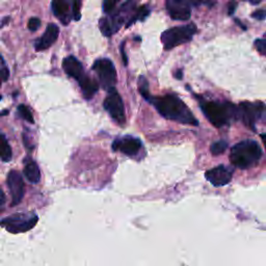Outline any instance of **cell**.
Returning a JSON list of instances; mask_svg holds the SVG:
<instances>
[{"mask_svg": "<svg viewBox=\"0 0 266 266\" xmlns=\"http://www.w3.org/2000/svg\"><path fill=\"white\" fill-rule=\"evenodd\" d=\"M150 15V10L147 6H144L140 8L138 11L135 12V14L132 15V17L129 19L128 23L126 24V27H130L132 24H135L137 21H144L147 19V17Z\"/></svg>", "mask_w": 266, "mask_h": 266, "instance_id": "obj_20", "label": "cell"}, {"mask_svg": "<svg viewBox=\"0 0 266 266\" xmlns=\"http://www.w3.org/2000/svg\"><path fill=\"white\" fill-rule=\"evenodd\" d=\"M5 202H6V196H5L4 192L2 191V188H0V208L3 207Z\"/></svg>", "mask_w": 266, "mask_h": 266, "instance_id": "obj_31", "label": "cell"}, {"mask_svg": "<svg viewBox=\"0 0 266 266\" xmlns=\"http://www.w3.org/2000/svg\"><path fill=\"white\" fill-rule=\"evenodd\" d=\"M142 146L143 145L141 140L133 137H124L113 142L112 150L119 151L121 153L128 156H133L139 153Z\"/></svg>", "mask_w": 266, "mask_h": 266, "instance_id": "obj_13", "label": "cell"}, {"mask_svg": "<svg viewBox=\"0 0 266 266\" xmlns=\"http://www.w3.org/2000/svg\"><path fill=\"white\" fill-rule=\"evenodd\" d=\"M147 101L153 105L160 115L167 120L176 121L187 125H199V122L193 115V112L175 95H164V96L161 97L150 96Z\"/></svg>", "mask_w": 266, "mask_h": 266, "instance_id": "obj_1", "label": "cell"}, {"mask_svg": "<svg viewBox=\"0 0 266 266\" xmlns=\"http://www.w3.org/2000/svg\"><path fill=\"white\" fill-rule=\"evenodd\" d=\"M197 26L194 23L177 26L170 29H167L161 34V42L165 50L175 48L179 45L185 44L192 41L193 36L197 33Z\"/></svg>", "mask_w": 266, "mask_h": 266, "instance_id": "obj_5", "label": "cell"}, {"mask_svg": "<svg viewBox=\"0 0 266 266\" xmlns=\"http://www.w3.org/2000/svg\"><path fill=\"white\" fill-rule=\"evenodd\" d=\"M200 107L205 117L215 127H223L239 119L238 107L229 102L200 100Z\"/></svg>", "mask_w": 266, "mask_h": 266, "instance_id": "obj_2", "label": "cell"}, {"mask_svg": "<svg viewBox=\"0 0 266 266\" xmlns=\"http://www.w3.org/2000/svg\"><path fill=\"white\" fill-rule=\"evenodd\" d=\"M12 149L4 135L0 133V160L8 162L12 159Z\"/></svg>", "mask_w": 266, "mask_h": 266, "instance_id": "obj_19", "label": "cell"}, {"mask_svg": "<svg viewBox=\"0 0 266 266\" xmlns=\"http://www.w3.org/2000/svg\"><path fill=\"white\" fill-rule=\"evenodd\" d=\"M8 186L12 196V206H16L22 201L25 192L21 174L17 170H11L8 175Z\"/></svg>", "mask_w": 266, "mask_h": 266, "instance_id": "obj_10", "label": "cell"}, {"mask_svg": "<svg viewBox=\"0 0 266 266\" xmlns=\"http://www.w3.org/2000/svg\"><path fill=\"white\" fill-rule=\"evenodd\" d=\"M81 0H73V12H72V17L75 21H79L81 18Z\"/></svg>", "mask_w": 266, "mask_h": 266, "instance_id": "obj_24", "label": "cell"}, {"mask_svg": "<svg viewBox=\"0 0 266 266\" xmlns=\"http://www.w3.org/2000/svg\"><path fill=\"white\" fill-rule=\"evenodd\" d=\"M248 2H251L253 5H257L261 2V0H248Z\"/></svg>", "mask_w": 266, "mask_h": 266, "instance_id": "obj_36", "label": "cell"}, {"mask_svg": "<svg viewBox=\"0 0 266 266\" xmlns=\"http://www.w3.org/2000/svg\"><path fill=\"white\" fill-rule=\"evenodd\" d=\"M103 106L105 110L109 113V116L118 124H125L126 117L123 100L115 87H112L108 91V95L104 100Z\"/></svg>", "mask_w": 266, "mask_h": 266, "instance_id": "obj_9", "label": "cell"}, {"mask_svg": "<svg viewBox=\"0 0 266 266\" xmlns=\"http://www.w3.org/2000/svg\"><path fill=\"white\" fill-rule=\"evenodd\" d=\"M9 76H10V71L6 66L4 59L0 56V80L7 81L9 79Z\"/></svg>", "mask_w": 266, "mask_h": 266, "instance_id": "obj_25", "label": "cell"}, {"mask_svg": "<svg viewBox=\"0 0 266 266\" xmlns=\"http://www.w3.org/2000/svg\"><path fill=\"white\" fill-rule=\"evenodd\" d=\"M175 76L177 77V79H182V76H183L182 70H178V72L175 74Z\"/></svg>", "mask_w": 266, "mask_h": 266, "instance_id": "obj_33", "label": "cell"}, {"mask_svg": "<svg viewBox=\"0 0 266 266\" xmlns=\"http://www.w3.org/2000/svg\"><path fill=\"white\" fill-rule=\"evenodd\" d=\"M18 111H19V113H20V116L22 117V119H24L25 121H27V122H29V123H31V124L34 123L32 113H31L30 109H29L27 106H25V105H23V104L19 105Z\"/></svg>", "mask_w": 266, "mask_h": 266, "instance_id": "obj_23", "label": "cell"}, {"mask_svg": "<svg viewBox=\"0 0 266 266\" xmlns=\"http://www.w3.org/2000/svg\"><path fill=\"white\" fill-rule=\"evenodd\" d=\"M0 100H2V95H0Z\"/></svg>", "mask_w": 266, "mask_h": 266, "instance_id": "obj_38", "label": "cell"}, {"mask_svg": "<svg viewBox=\"0 0 266 266\" xmlns=\"http://www.w3.org/2000/svg\"><path fill=\"white\" fill-rule=\"evenodd\" d=\"M228 148V143L225 141H218L211 145L210 152L213 155H220Z\"/></svg>", "mask_w": 266, "mask_h": 266, "instance_id": "obj_21", "label": "cell"}, {"mask_svg": "<svg viewBox=\"0 0 266 266\" xmlns=\"http://www.w3.org/2000/svg\"><path fill=\"white\" fill-rule=\"evenodd\" d=\"M28 29L31 31H35L37 28L41 26V20L39 18H30L29 21H28Z\"/></svg>", "mask_w": 266, "mask_h": 266, "instance_id": "obj_28", "label": "cell"}, {"mask_svg": "<svg viewBox=\"0 0 266 266\" xmlns=\"http://www.w3.org/2000/svg\"><path fill=\"white\" fill-rule=\"evenodd\" d=\"M139 91L141 93L142 96L147 100L151 95H150V92H149V83L146 79L145 76H141L140 79H139Z\"/></svg>", "mask_w": 266, "mask_h": 266, "instance_id": "obj_22", "label": "cell"}, {"mask_svg": "<svg viewBox=\"0 0 266 266\" xmlns=\"http://www.w3.org/2000/svg\"><path fill=\"white\" fill-rule=\"evenodd\" d=\"M51 9L54 16L64 24L68 25L71 21V0H52Z\"/></svg>", "mask_w": 266, "mask_h": 266, "instance_id": "obj_14", "label": "cell"}, {"mask_svg": "<svg viewBox=\"0 0 266 266\" xmlns=\"http://www.w3.org/2000/svg\"><path fill=\"white\" fill-rule=\"evenodd\" d=\"M235 22H236V23H237V24H238L240 27H242V29H243V30H246V26H244L242 23H240V22H239V20H238V19H235Z\"/></svg>", "mask_w": 266, "mask_h": 266, "instance_id": "obj_34", "label": "cell"}, {"mask_svg": "<svg viewBox=\"0 0 266 266\" xmlns=\"http://www.w3.org/2000/svg\"><path fill=\"white\" fill-rule=\"evenodd\" d=\"M255 46L257 51L261 54V55H265L266 54V40L265 39H258L255 41Z\"/></svg>", "mask_w": 266, "mask_h": 266, "instance_id": "obj_27", "label": "cell"}, {"mask_svg": "<svg viewBox=\"0 0 266 266\" xmlns=\"http://www.w3.org/2000/svg\"><path fill=\"white\" fill-rule=\"evenodd\" d=\"M9 20H10V18H9V17H8V18H6V19H4L3 22H2V25H0V27H3L4 25H6V24L9 22Z\"/></svg>", "mask_w": 266, "mask_h": 266, "instance_id": "obj_35", "label": "cell"}, {"mask_svg": "<svg viewBox=\"0 0 266 266\" xmlns=\"http://www.w3.org/2000/svg\"><path fill=\"white\" fill-rule=\"evenodd\" d=\"M252 17L257 19V20H264L265 19V11L264 10H258L252 14Z\"/></svg>", "mask_w": 266, "mask_h": 266, "instance_id": "obj_29", "label": "cell"}, {"mask_svg": "<svg viewBox=\"0 0 266 266\" xmlns=\"http://www.w3.org/2000/svg\"><path fill=\"white\" fill-rule=\"evenodd\" d=\"M121 51H122V55H123V62H124V65L127 66L128 64V60H127V56H126V53L124 51V43L122 44V48H121Z\"/></svg>", "mask_w": 266, "mask_h": 266, "instance_id": "obj_32", "label": "cell"}, {"mask_svg": "<svg viewBox=\"0 0 266 266\" xmlns=\"http://www.w3.org/2000/svg\"><path fill=\"white\" fill-rule=\"evenodd\" d=\"M37 220L39 217L34 213H18L0 220V227L14 234L24 233L31 230Z\"/></svg>", "mask_w": 266, "mask_h": 266, "instance_id": "obj_6", "label": "cell"}, {"mask_svg": "<svg viewBox=\"0 0 266 266\" xmlns=\"http://www.w3.org/2000/svg\"><path fill=\"white\" fill-rule=\"evenodd\" d=\"M239 118L242 122L248 126L250 129H256V123L260 121L264 116V104L262 102L250 103V102H242L239 107Z\"/></svg>", "mask_w": 266, "mask_h": 266, "instance_id": "obj_8", "label": "cell"}, {"mask_svg": "<svg viewBox=\"0 0 266 266\" xmlns=\"http://www.w3.org/2000/svg\"><path fill=\"white\" fill-rule=\"evenodd\" d=\"M236 8H237V4H236L235 2L230 3V4H229V8H228V14H229L230 16H232V15L234 14Z\"/></svg>", "mask_w": 266, "mask_h": 266, "instance_id": "obj_30", "label": "cell"}, {"mask_svg": "<svg viewBox=\"0 0 266 266\" xmlns=\"http://www.w3.org/2000/svg\"><path fill=\"white\" fill-rule=\"evenodd\" d=\"M93 70L96 72L100 80V85L104 90H110L115 87L117 82V71L112 62L108 59H100L95 62Z\"/></svg>", "mask_w": 266, "mask_h": 266, "instance_id": "obj_7", "label": "cell"}, {"mask_svg": "<svg viewBox=\"0 0 266 266\" xmlns=\"http://www.w3.org/2000/svg\"><path fill=\"white\" fill-rule=\"evenodd\" d=\"M232 176H233V169L225 165H218L216 167L207 170L205 173L206 179L213 186L216 187L227 185L231 181Z\"/></svg>", "mask_w": 266, "mask_h": 266, "instance_id": "obj_12", "label": "cell"}, {"mask_svg": "<svg viewBox=\"0 0 266 266\" xmlns=\"http://www.w3.org/2000/svg\"><path fill=\"white\" fill-rule=\"evenodd\" d=\"M262 149L259 144L252 140H245L236 144L230 154L231 163L241 169L256 165L262 157Z\"/></svg>", "mask_w": 266, "mask_h": 266, "instance_id": "obj_3", "label": "cell"}, {"mask_svg": "<svg viewBox=\"0 0 266 266\" xmlns=\"http://www.w3.org/2000/svg\"><path fill=\"white\" fill-rule=\"evenodd\" d=\"M165 7L174 20H188L192 15V6L187 0H165Z\"/></svg>", "mask_w": 266, "mask_h": 266, "instance_id": "obj_11", "label": "cell"}, {"mask_svg": "<svg viewBox=\"0 0 266 266\" xmlns=\"http://www.w3.org/2000/svg\"><path fill=\"white\" fill-rule=\"evenodd\" d=\"M59 34H60L59 27L53 23L49 24L47 26L45 32L43 33V35L35 42V45H34L35 50L36 51H42V50H45V49H48L49 47H51L55 43V41L58 40Z\"/></svg>", "mask_w": 266, "mask_h": 266, "instance_id": "obj_15", "label": "cell"}, {"mask_svg": "<svg viewBox=\"0 0 266 266\" xmlns=\"http://www.w3.org/2000/svg\"><path fill=\"white\" fill-rule=\"evenodd\" d=\"M138 5V0H127L122 5L117 12L110 13L108 16L101 18L99 21V27L101 32L105 36H111L113 33L119 31V29L129 21V19L135 14Z\"/></svg>", "mask_w": 266, "mask_h": 266, "instance_id": "obj_4", "label": "cell"}, {"mask_svg": "<svg viewBox=\"0 0 266 266\" xmlns=\"http://www.w3.org/2000/svg\"><path fill=\"white\" fill-rule=\"evenodd\" d=\"M24 175L30 183H39L41 179V172L37 164L33 160H29L24 167Z\"/></svg>", "mask_w": 266, "mask_h": 266, "instance_id": "obj_18", "label": "cell"}, {"mask_svg": "<svg viewBox=\"0 0 266 266\" xmlns=\"http://www.w3.org/2000/svg\"><path fill=\"white\" fill-rule=\"evenodd\" d=\"M78 83H79V86L82 91L83 97L85 99L93 98L94 95L96 94L99 90V83L96 80H94L93 78H91L90 76H87V75H85Z\"/></svg>", "mask_w": 266, "mask_h": 266, "instance_id": "obj_17", "label": "cell"}, {"mask_svg": "<svg viewBox=\"0 0 266 266\" xmlns=\"http://www.w3.org/2000/svg\"><path fill=\"white\" fill-rule=\"evenodd\" d=\"M2 82H3V81H2V80H0V85H2Z\"/></svg>", "mask_w": 266, "mask_h": 266, "instance_id": "obj_37", "label": "cell"}, {"mask_svg": "<svg viewBox=\"0 0 266 266\" xmlns=\"http://www.w3.org/2000/svg\"><path fill=\"white\" fill-rule=\"evenodd\" d=\"M119 3V0H103V11L106 14L112 13V11L115 10L117 4Z\"/></svg>", "mask_w": 266, "mask_h": 266, "instance_id": "obj_26", "label": "cell"}, {"mask_svg": "<svg viewBox=\"0 0 266 266\" xmlns=\"http://www.w3.org/2000/svg\"><path fill=\"white\" fill-rule=\"evenodd\" d=\"M63 68L65 73L70 76V77L77 80V82H79L86 75L81 63L77 59L74 58V56H68V58L64 60Z\"/></svg>", "mask_w": 266, "mask_h": 266, "instance_id": "obj_16", "label": "cell"}]
</instances>
